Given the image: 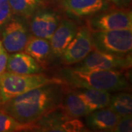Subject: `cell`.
<instances>
[{
    "instance_id": "6da1fadb",
    "label": "cell",
    "mask_w": 132,
    "mask_h": 132,
    "mask_svg": "<svg viewBox=\"0 0 132 132\" xmlns=\"http://www.w3.org/2000/svg\"><path fill=\"white\" fill-rule=\"evenodd\" d=\"M65 86L61 80L35 88L7 101L2 109L20 123H34L59 105Z\"/></svg>"
},
{
    "instance_id": "7a4b0ae2",
    "label": "cell",
    "mask_w": 132,
    "mask_h": 132,
    "mask_svg": "<svg viewBox=\"0 0 132 132\" xmlns=\"http://www.w3.org/2000/svg\"><path fill=\"white\" fill-rule=\"evenodd\" d=\"M64 83L73 88H93L106 91H120L128 87L123 71L111 70H79L68 67L62 70Z\"/></svg>"
},
{
    "instance_id": "3957f363",
    "label": "cell",
    "mask_w": 132,
    "mask_h": 132,
    "mask_svg": "<svg viewBox=\"0 0 132 132\" xmlns=\"http://www.w3.org/2000/svg\"><path fill=\"white\" fill-rule=\"evenodd\" d=\"M61 79H51L41 73L18 74L4 72L0 75V94L3 104L11 98L43 85L54 83Z\"/></svg>"
},
{
    "instance_id": "277c9868",
    "label": "cell",
    "mask_w": 132,
    "mask_h": 132,
    "mask_svg": "<svg viewBox=\"0 0 132 132\" xmlns=\"http://www.w3.org/2000/svg\"><path fill=\"white\" fill-rule=\"evenodd\" d=\"M94 50L98 52L126 56L131 54L132 29L91 31Z\"/></svg>"
},
{
    "instance_id": "5b68a950",
    "label": "cell",
    "mask_w": 132,
    "mask_h": 132,
    "mask_svg": "<svg viewBox=\"0 0 132 132\" xmlns=\"http://www.w3.org/2000/svg\"><path fill=\"white\" fill-rule=\"evenodd\" d=\"M91 31L132 29V13L129 7H109L87 19Z\"/></svg>"
},
{
    "instance_id": "8992f818",
    "label": "cell",
    "mask_w": 132,
    "mask_h": 132,
    "mask_svg": "<svg viewBox=\"0 0 132 132\" xmlns=\"http://www.w3.org/2000/svg\"><path fill=\"white\" fill-rule=\"evenodd\" d=\"M131 54L126 56L114 55L93 50L73 68L79 70H111L123 71L131 67Z\"/></svg>"
},
{
    "instance_id": "52a82bcc",
    "label": "cell",
    "mask_w": 132,
    "mask_h": 132,
    "mask_svg": "<svg viewBox=\"0 0 132 132\" xmlns=\"http://www.w3.org/2000/svg\"><path fill=\"white\" fill-rule=\"evenodd\" d=\"M31 35L26 19L16 16L4 25L2 31V46L10 54L24 52Z\"/></svg>"
},
{
    "instance_id": "ba28073f",
    "label": "cell",
    "mask_w": 132,
    "mask_h": 132,
    "mask_svg": "<svg viewBox=\"0 0 132 132\" xmlns=\"http://www.w3.org/2000/svg\"><path fill=\"white\" fill-rule=\"evenodd\" d=\"M93 48L91 30L87 26L79 27L77 32L62 54V61L65 65H73L84 60Z\"/></svg>"
},
{
    "instance_id": "9c48e42d",
    "label": "cell",
    "mask_w": 132,
    "mask_h": 132,
    "mask_svg": "<svg viewBox=\"0 0 132 132\" xmlns=\"http://www.w3.org/2000/svg\"><path fill=\"white\" fill-rule=\"evenodd\" d=\"M61 20L57 11L49 7L36 11L27 20L32 35L50 40Z\"/></svg>"
},
{
    "instance_id": "30bf717a",
    "label": "cell",
    "mask_w": 132,
    "mask_h": 132,
    "mask_svg": "<svg viewBox=\"0 0 132 132\" xmlns=\"http://www.w3.org/2000/svg\"><path fill=\"white\" fill-rule=\"evenodd\" d=\"M57 7L68 15L87 19L111 7L109 0H54Z\"/></svg>"
},
{
    "instance_id": "8fae6325",
    "label": "cell",
    "mask_w": 132,
    "mask_h": 132,
    "mask_svg": "<svg viewBox=\"0 0 132 132\" xmlns=\"http://www.w3.org/2000/svg\"><path fill=\"white\" fill-rule=\"evenodd\" d=\"M78 28V25L73 20L61 19L57 29L49 40L53 55L61 57L66 47L74 38Z\"/></svg>"
},
{
    "instance_id": "7c38bea8",
    "label": "cell",
    "mask_w": 132,
    "mask_h": 132,
    "mask_svg": "<svg viewBox=\"0 0 132 132\" xmlns=\"http://www.w3.org/2000/svg\"><path fill=\"white\" fill-rule=\"evenodd\" d=\"M58 106L68 119L83 118L91 112L74 89L70 90L66 84Z\"/></svg>"
},
{
    "instance_id": "4fadbf2b",
    "label": "cell",
    "mask_w": 132,
    "mask_h": 132,
    "mask_svg": "<svg viewBox=\"0 0 132 132\" xmlns=\"http://www.w3.org/2000/svg\"><path fill=\"white\" fill-rule=\"evenodd\" d=\"M120 116L108 107L90 112L85 116L86 126L92 130L101 131H113Z\"/></svg>"
},
{
    "instance_id": "5bb4252c",
    "label": "cell",
    "mask_w": 132,
    "mask_h": 132,
    "mask_svg": "<svg viewBox=\"0 0 132 132\" xmlns=\"http://www.w3.org/2000/svg\"><path fill=\"white\" fill-rule=\"evenodd\" d=\"M6 69L18 74H33L41 73L43 68L31 56L21 52L9 55Z\"/></svg>"
},
{
    "instance_id": "9a60e30c",
    "label": "cell",
    "mask_w": 132,
    "mask_h": 132,
    "mask_svg": "<svg viewBox=\"0 0 132 132\" xmlns=\"http://www.w3.org/2000/svg\"><path fill=\"white\" fill-rule=\"evenodd\" d=\"M24 52L34 58L43 68L46 65L52 54L48 40L32 35L25 46Z\"/></svg>"
},
{
    "instance_id": "2e32d148",
    "label": "cell",
    "mask_w": 132,
    "mask_h": 132,
    "mask_svg": "<svg viewBox=\"0 0 132 132\" xmlns=\"http://www.w3.org/2000/svg\"><path fill=\"white\" fill-rule=\"evenodd\" d=\"M74 90L91 112L108 107L111 100V93L106 90L93 88H76Z\"/></svg>"
},
{
    "instance_id": "e0dca14e",
    "label": "cell",
    "mask_w": 132,
    "mask_h": 132,
    "mask_svg": "<svg viewBox=\"0 0 132 132\" xmlns=\"http://www.w3.org/2000/svg\"><path fill=\"white\" fill-rule=\"evenodd\" d=\"M9 3L13 15L27 21L36 11L49 7L54 0H9Z\"/></svg>"
},
{
    "instance_id": "ac0fdd59",
    "label": "cell",
    "mask_w": 132,
    "mask_h": 132,
    "mask_svg": "<svg viewBox=\"0 0 132 132\" xmlns=\"http://www.w3.org/2000/svg\"><path fill=\"white\" fill-rule=\"evenodd\" d=\"M38 131L35 123H22L0 109V132Z\"/></svg>"
},
{
    "instance_id": "d6986e66",
    "label": "cell",
    "mask_w": 132,
    "mask_h": 132,
    "mask_svg": "<svg viewBox=\"0 0 132 132\" xmlns=\"http://www.w3.org/2000/svg\"><path fill=\"white\" fill-rule=\"evenodd\" d=\"M108 108L120 117L131 114L132 97L131 93L118 92L111 95V100Z\"/></svg>"
},
{
    "instance_id": "ffe728a7",
    "label": "cell",
    "mask_w": 132,
    "mask_h": 132,
    "mask_svg": "<svg viewBox=\"0 0 132 132\" xmlns=\"http://www.w3.org/2000/svg\"><path fill=\"white\" fill-rule=\"evenodd\" d=\"M87 127L79 118H73L65 120L49 129V131L59 132H79L87 131Z\"/></svg>"
},
{
    "instance_id": "44dd1931",
    "label": "cell",
    "mask_w": 132,
    "mask_h": 132,
    "mask_svg": "<svg viewBox=\"0 0 132 132\" xmlns=\"http://www.w3.org/2000/svg\"><path fill=\"white\" fill-rule=\"evenodd\" d=\"M12 16L9 0H0V27L4 26Z\"/></svg>"
},
{
    "instance_id": "7402d4cb",
    "label": "cell",
    "mask_w": 132,
    "mask_h": 132,
    "mask_svg": "<svg viewBox=\"0 0 132 132\" xmlns=\"http://www.w3.org/2000/svg\"><path fill=\"white\" fill-rule=\"evenodd\" d=\"M132 131V116L128 114L120 117L116 126L114 128V132H128Z\"/></svg>"
},
{
    "instance_id": "603a6c76",
    "label": "cell",
    "mask_w": 132,
    "mask_h": 132,
    "mask_svg": "<svg viewBox=\"0 0 132 132\" xmlns=\"http://www.w3.org/2000/svg\"><path fill=\"white\" fill-rule=\"evenodd\" d=\"M8 57H9L8 52L2 46L0 50V75H2L6 71Z\"/></svg>"
},
{
    "instance_id": "cb8c5ba5",
    "label": "cell",
    "mask_w": 132,
    "mask_h": 132,
    "mask_svg": "<svg viewBox=\"0 0 132 132\" xmlns=\"http://www.w3.org/2000/svg\"><path fill=\"white\" fill-rule=\"evenodd\" d=\"M112 4L119 7H129L131 0H109Z\"/></svg>"
},
{
    "instance_id": "d4e9b609",
    "label": "cell",
    "mask_w": 132,
    "mask_h": 132,
    "mask_svg": "<svg viewBox=\"0 0 132 132\" xmlns=\"http://www.w3.org/2000/svg\"><path fill=\"white\" fill-rule=\"evenodd\" d=\"M3 106V103H2V98H1V94H0V109H2Z\"/></svg>"
},
{
    "instance_id": "484cf974",
    "label": "cell",
    "mask_w": 132,
    "mask_h": 132,
    "mask_svg": "<svg viewBox=\"0 0 132 132\" xmlns=\"http://www.w3.org/2000/svg\"><path fill=\"white\" fill-rule=\"evenodd\" d=\"M2 47V41H0V50H1Z\"/></svg>"
}]
</instances>
